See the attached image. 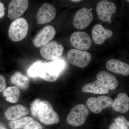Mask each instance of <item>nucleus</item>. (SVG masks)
<instances>
[{"mask_svg": "<svg viewBox=\"0 0 129 129\" xmlns=\"http://www.w3.org/2000/svg\"><path fill=\"white\" fill-rule=\"evenodd\" d=\"M64 66V61L61 59H57L52 62L44 63L39 76L46 81L55 82L58 78Z\"/></svg>", "mask_w": 129, "mask_h": 129, "instance_id": "obj_1", "label": "nucleus"}, {"mask_svg": "<svg viewBox=\"0 0 129 129\" xmlns=\"http://www.w3.org/2000/svg\"><path fill=\"white\" fill-rule=\"evenodd\" d=\"M37 117L41 123L48 125L56 124L60 120L59 115L54 111L51 103L47 101L40 102Z\"/></svg>", "mask_w": 129, "mask_h": 129, "instance_id": "obj_2", "label": "nucleus"}, {"mask_svg": "<svg viewBox=\"0 0 129 129\" xmlns=\"http://www.w3.org/2000/svg\"><path fill=\"white\" fill-rule=\"evenodd\" d=\"M28 29L27 21L23 18H19L11 24L8 30V36L12 41H21L27 36Z\"/></svg>", "mask_w": 129, "mask_h": 129, "instance_id": "obj_3", "label": "nucleus"}, {"mask_svg": "<svg viewBox=\"0 0 129 129\" xmlns=\"http://www.w3.org/2000/svg\"><path fill=\"white\" fill-rule=\"evenodd\" d=\"M89 114V110L85 105L78 104L70 112L67 117V123L74 127L80 126L84 123Z\"/></svg>", "mask_w": 129, "mask_h": 129, "instance_id": "obj_4", "label": "nucleus"}, {"mask_svg": "<svg viewBox=\"0 0 129 129\" xmlns=\"http://www.w3.org/2000/svg\"><path fill=\"white\" fill-rule=\"evenodd\" d=\"M67 59L71 64L79 68H85L91 61V54L85 51L77 49L70 50L67 53Z\"/></svg>", "mask_w": 129, "mask_h": 129, "instance_id": "obj_5", "label": "nucleus"}, {"mask_svg": "<svg viewBox=\"0 0 129 129\" xmlns=\"http://www.w3.org/2000/svg\"><path fill=\"white\" fill-rule=\"evenodd\" d=\"M113 102V99L110 97L100 96L96 98H89L86 101V104L92 112L98 114L103 109L111 107Z\"/></svg>", "mask_w": 129, "mask_h": 129, "instance_id": "obj_6", "label": "nucleus"}, {"mask_svg": "<svg viewBox=\"0 0 129 129\" xmlns=\"http://www.w3.org/2000/svg\"><path fill=\"white\" fill-rule=\"evenodd\" d=\"M117 11V7L114 3L103 0L98 3L96 11L99 18L104 22L112 23V17Z\"/></svg>", "mask_w": 129, "mask_h": 129, "instance_id": "obj_7", "label": "nucleus"}, {"mask_svg": "<svg viewBox=\"0 0 129 129\" xmlns=\"http://www.w3.org/2000/svg\"><path fill=\"white\" fill-rule=\"evenodd\" d=\"M64 47L62 45L53 41L42 47L40 50V53L42 56L46 60H55L62 55Z\"/></svg>", "mask_w": 129, "mask_h": 129, "instance_id": "obj_8", "label": "nucleus"}, {"mask_svg": "<svg viewBox=\"0 0 129 129\" xmlns=\"http://www.w3.org/2000/svg\"><path fill=\"white\" fill-rule=\"evenodd\" d=\"M72 46L77 50L85 51L90 48L92 41L88 33L77 31L73 33L70 38Z\"/></svg>", "mask_w": 129, "mask_h": 129, "instance_id": "obj_9", "label": "nucleus"}, {"mask_svg": "<svg viewBox=\"0 0 129 129\" xmlns=\"http://www.w3.org/2000/svg\"><path fill=\"white\" fill-rule=\"evenodd\" d=\"M92 19L93 15L90 9L81 8L75 13L74 18L73 24L78 29H84L88 27Z\"/></svg>", "mask_w": 129, "mask_h": 129, "instance_id": "obj_10", "label": "nucleus"}, {"mask_svg": "<svg viewBox=\"0 0 129 129\" xmlns=\"http://www.w3.org/2000/svg\"><path fill=\"white\" fill-rule=\"evenodd\" d=\"M28 6L29 2L27 0L12 1L8 5V17L11 20L19 18Z\"/></svg>", "mask_w": 129, "mask_h": 129, "instance_id": "obj_11", "label": "nucleus"}, {"mask_svg": "<svg viewBox=\"0 0 129 129\" xmlns=\"http://www.w3.org/2000/svg\"><path fill=\"white\" fill-rule=\"evenodd\" d=\"M56 11L55 7L49 3L43 4L38 10L36 15L37 23L44 24L49 22L55 18Z\"/></svg>", "mask_w": 129, "mask_h": 129, "instance_id": "obj_12", "label": "nucleus"}, {"mask_svg": "<svg viewBox=\"0 0 129 129\" xmlns=\"http://www.w3.org/2000/svg\"><path fill=\"white\" fill-rule=\"evenodd\" d=\"M56 33L55 29L53 26L47 25L36 35L33 40V44L37 47L44 46L53 39Z\"/></svg>", "mask_w": 129, "mask_h": 129, "instance_id": "obj_13", "label": "nucleus"}, {"mask_svg": "<svg viewBox=\"0 0 129 129\" xmlns=\"http://www.w3.org/2000/svg\"><path fill=\"white\" fill-rule=\"evenodd\" d=\"M113 34L112 30L105 28L101 24H96L92 28V40L97 45L104 43L107 39L112 37Z\"/></svg>", "mask_w": 129, "mask_h": 129, "instance_id": "obj_14", "label": "nucleus"}, {"mask_svg": "<svg viewBox=\"0 0 129 129\" xmlns=\"http://www.w3.org/2000/svg\"><path fill=\"white\" fill-rule=\"evenodd\" d=\"M97 79L109 90H114L118 85L119 82L115 76L107 72L101 71L96 76Z\"/></svg>", "mask_w": 129, "mask_h": 129, "instance_id": "obj_15", "label": "nucleus"}, {"mask_svg": "<svg viewBox=\"0 0 129 129\" xmlns=\"http://www.w3.org/2000/svg\"><path fill=\"white\" fill-rule=\"evenodd\" d=\"M106 67L109 70L113 73L124 76L129 75V64L120 60L110 59L106 63Z\"/></svg>", "mask_w": 129, "mask_h": 129, "instance_id": "obj_16", "label": "nucleus"}, {"mask_svg": "<svg viewBox=\"0 0 129 129\" xmlns=\"http://www.w3.org/2000/svg\"><path fill=\"white\" fill-rule=\"evenodd\" d=\"M111 107L114 111L124 113L129 110V98L127 94L120 93L113 101Z\"/></svg>", "mask_w": 129, "mask_h": 129, "instance_id": "obj_17", "label": "nucleus"}, {"mask_svg": "<svg viewBox=\"0 0 129 129\" xmlns=\"http://www.w3.org/2000/svg\"><path fill=\"white\" fill-rule=\"evenodd\" d=\"M29 113L28 109L21 104L12 106L7 109L5 115L8 120L12 121L27 115Z\"/></svg>", "mask_w": 129, "mask_h": 129, "instance_id": "obj_18", "label": "nucleus"}, {"mask_svg": "<svg viewBox=\"0 0 129 129\" xmlns=\"http://www.w3.org/2000/svg\"><path fill=\"white\" fill-rule=\"evenodd\" d=\"M82 91L97 94H104L109 92V90L98 80L86 84L83 86Z\"/></svg>", "mask_w": 129, "mask_h": 129, "instance_id": "obj_19", "label": "nucleus"}, {"mask_svg": "<svg viewBox=\"0 0 129 129\" xmlns=\"http://www.w3.org/2000/svg\"><path fill=\"white\" fill-rule=\"evenodd\" d=\"M11 82L17 88L26 90L29 87V80L27 76L22 74L20 72H17L11 77Z\"/></svg>", "mask_w": 129, "mask_h": 129, "instance_id": "obj_20", "label": "nucleus"}, {"mask_svg": "<svg viewBox=\"0 0 129 129\" xmlns=\"http://www.w3.org/2000/svg\"><path fill=\"white\" fill-rule=\"evenodd\" d=\"M3 94L9 103H15L18 102L21 96V92L16 86H10L3 91Z\"/></svg>", "mask_w": 129, "mask_h": 129, "instance_id": "obj_21", "label": "nucleus"}, {"mask_svg": "<svg viewBox=\"0 0 129 129\" xmlns=\"http://www.w3.org/2000/svg\"><path fill=\"white\" fill-rule=\"evenodd\" d=\"M33 120H34V119L31 117H23L10 121L9 123V126L11 129L23 128L30 121Z\"/></svg>", "mask_w": 129, "mask_h": 129, "instance_id": "obj_22", "label": "nucleus"}, {"mask_svg": "<svg viewBox=\"0 0 129 129\" xmlns=\"http://www.w3.org/2000/svg\"><path fill=\"white\" fill-rule=\"evenodd\" d=\"M44 63L41 61H37L35 62L28 69L27 73L29 76L33 78L38 77Z\"/></svg>", "mask_w": 129, "mask_h": 129, "instance_id": "obj_23", "label": "nucleus"}, {"mask_svg": "<svg viewBox=\"0 0 129 129\" xmlns=\"http://www.w3.org/2000/svg\"><path fill=\"white\" fill-rule=\"evenodd\" d=\"M115 123L121 129H129V121L124 116H119L116 118Z\"/></svg>", "mask_w": 129, "mask_h": 129, "instance_id": "obj_24", "label": "nucleus"}, {"mask_svg": "<svg viewBox=\"0 0 129 129\" xmlns=\"http://www.w3.org/2000/svg\"><path fill=\"white\" fill-rule=\"evenodd\" d=\"M41 102L39 99H36L32 102L31 105L30 110L32 116L35 117H37L38 116L39 107L40 102Z\"/></svg>", "mask_w": 129, "mask_h": 129, "instance_id": "obj_25", "label": "nucleus"}, {"mask_svg": "<svg viewBox=\"0 0 129 129\" xmlns=\"http://www.w3.org/2000/svg\"><path fill=\"white\" fill-rule=\"evenodd\" d=\"M23 129H42V128L39 122L34 120L30 121Z\"/></svg>", "mask_w": 129, "mask_h": 129, "instance_id": "obj_26", "label": "nucleus"}, {"mask_svg": "<svg viewBox=\"0 0 129 129\" xmlns=\"http://www.w3.org/2000/svg\"><path fill=\"white\" fill-rule=\"evenodd\" d=\"M6 79L4 76L0 74V92H2L6 89Z\"/></svg>", "mask_w": 129, "mask_h": 129, "instance_id": "obj_27", "label": "nucleus"}, {"mask_svg": "<svg viewBox=\"0 0 129 129\" xmlns=\"http://www.w3.org/2000/svg\"><path fill=\"white\" fill-rule=\"evenodd\" d=\"M5 5L0 2V19L4 17L5 14Z\"/></svg>", "mask_w": 129, "mask_h": 129, "instance_id": "obj_28", "label": "nucleus"}, {"mask_svg": "<svg viewBox=\"0 0 129 129\" xmlns=\"http://www.w3.org/2000/svg\"><path fill=\"white\" fill-rule=\"evenodd\" d=\"M109 129H121L120 127L115 123H113L109 127Z\"/></svg>", "mask_w": 129, "mask_h": 129, "instance_id": "obj_29", "label": "nucleus"}, {"mask_svg": "<svg viewBox=\"0 0 129 129\" xmlns=\"http://www.w3.org/2000/svg\"><path fill=\"white\" fill-rule=\"evenodd\" d=\"M0 129H7L3 125L0 124Z\"/></svg>", "mask_w": 129, "mask_h": 129, "instance_id": "obj_30", "label": "nucleus"}, {"mask_svg": "<svg viewBox=\"0 0 129 129\" xmlns=\"http://www.w3.org/2000/svg\"><path fill=\"white\" fill-rule=\"evenodd\" d=\"M71 1L74 2H81V1H79V0H73V1Z\"/></svg>", "mask_w": 129, "mask_h": 129, "instance_id": "obj_31", "label": "nucleus"}]
</instances>
